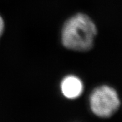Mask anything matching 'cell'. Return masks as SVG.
<instances>
[{"instance_id": "cell-1", "label": "cell", "mask_w": 122, "mask_h": 122, "mask_svg": "<svg viewBox=\"0 0 122 122\" xmlns=\"http://www.w3.org/2000/svg\"><path fill=\"white\" fill-rule=\"evenodd\" d=\"M97 33V28L91 19L79 13L65 23L62 30V43L68 49L89 51L92 47Z\"/></svg>"}, {"instance_id": "cell-2", "label": "cell", "mask_w": 122, "mask_h": 122, "mask_svg": "<svg viewBox=\"0 0 122 122\" xmlns=\"http://www.w3.org/2000/svg\"><path fill=\"white\" fill-rule=\"evenodd\" d=\"M120 101L114 88L107 85L99 87L90 97L91 109L96 116L109 118L119 108Z\"/></svg>"}, {"instance_id": "cell-3", "label": "cell", "mask_w": 122, "mask_h": 122, "mask_svg": "<svg viewBox=\"0 0 122 122\" xmlns=\"http://www.w3.org/2000/svg\"><path fill=\"white\" fill-rule=\"evenodd\" d=\"M61 90L63 95L67 99H77L83 92V83L76 76H66L61 81Z\"/></svg>"}, {"instance_id": "cell-4", "label": "cell", "mask_w": 122, "mask_h": 122, "mask_svg": "<svg viewBox=\"0 0 122 122\" xmlns=\"http://www.w3.org/2000/svg\"><path fill=\"white\" fill-rule=\"evenodd\" d=\"M4 28H5V24H4V21L1 16H0V37L1 36L2 34L4 31Z\"/></svg>"}]
</instances>
